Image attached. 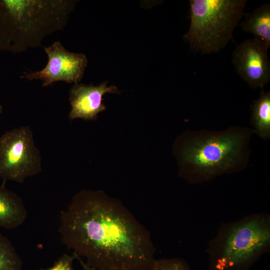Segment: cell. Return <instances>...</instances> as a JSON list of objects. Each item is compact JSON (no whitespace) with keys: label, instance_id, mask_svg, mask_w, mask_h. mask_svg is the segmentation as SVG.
I'll use <instances>...</instances> for the list:
<instances>
[{"label":"cell","instance_id":"6da1fadb","mask_svg":"<svg viewBox=\"0 0 270 270\" xmlns=\"http://www.w3.org/2000/svg\"><path fill=\"white\" fill-rule=\"evenodd\" d=\"M62 242L97 270H152L150 234L119 200L102 190H82L60 212Z\"/></svg>","mask_w":270,"mask_h":270},{"label":"cell","instance_id":"7a4b0ae2","mask_svg":"<svg viewBox=\"0 0 270 270\" xmlns=\"http://www.w3.org/2000/svg\"><path fill=\"white\" fill-rule=\"evenodd\" d=\"M254 134L252 129L240 126L223 131L185 132L174 146L180 176L189 183L198 184L243 170L248 162L249 144Z\"/></svg>","mask_w":270,"mask_h":270},{"label":"cell","instance_id":"3957f363","mask_svg":"<svg viewBox=\"0 0 270 270\" xmlns=\"http://www.w3.org/2000/svg\"><path fill=\"white\" fill-rule=\"evenodd\" d=\"M77 2L0 0V50L18 53L42 46L46 36L64 28Z\"/></svg>","mask_w":270,"mask_h":270},{"label":"cell","instance_id":"277c9868","mask_svg":"<svg viewBox=\"0 0 270 270\" xmlns=\"http://www.w3.org/2000/svg\"><path fill=\"white\" fill-rule=\"evenodd\" d=\"M270 249V216L262 212L222 224L208 243L209 270H248Z\"/></svg>","mask_w":270,"mask_h":270},{"label":"cell","instance_id":"5b68a950","mask_svg":"<svg viewBox=\"0 0 270 270\" xmlns=\"http://www.w3.org/2000/svg\"><path fill=\"white\" fill-rule=\"evenodd\" d=\"M246 0H190V26L184 36L202 54L218 52L232 38Z\"/></svg>","mask_w":270,"mask_h":270},{"label":"cell","instance_id":"8992f818","mask_svg":"<svg viewBox=\"0 0 270 270\" xmlns=\"http://www.w3.org/2000/svg\"><path fill=\"white\" fill-rule=\"evenodd\" d=\"M42 159L28 126L6 131L0 136V178L22 183L42 171Z\"/></svg>","mask_w":270,"mask_h":270},{"label":"cell","instance_id":"52a82bcc","mask_svg":"<svg viewBox=\"0 0 270 270\" xmlns=\"http://www.w3.org/2000/svg\"><path fill=\"white\" fill-rule=\"evenodd\" d=\"M44 48L48 58L47 64L41 70L24 72L21 78L40 80L43 87L58 81L76 84L81 80L88 62L84 54L68 51L58 40Z\"/></svg>","mask_w":270,"mask_h":270},{"label":"cell","instance_id":"ba28073f","mask_svg":"<svg viewBox=\"0 0 270 270\" xmlns=\"http://www.w3.org/2000/svg\"><path fill=\"white\" fill-rule=\"evenodd\" d=\"M270 46L254 38L236 46L232 54V62L238 74L252 88L264 86L270 80Z\"/></svg>","mask_w":270,"mask_h":270},{"label":"cell","instance_id":"9c48e42d","mask_svg":"<svg viewBox=\"0 0 270 270\" xmlns=\"http://www.w3.org/2000/svg\"><path fill=\"white\" fill-rule=\"evenodd\" d=\"M106 93L120 94V91L115 86H108V82H102L98 86L74 84L70 90L71 110L69 118L86 120H96L98 114L106 108L102 100L103 96Z\"/></svg>","mask_w":270,"mask_h":270},{"label":"cell","instance_id":"30bf717a","mask_svg":"<svg viewBox=\"0 0 270 270\" xmlns=\"http://www.w3.org/2000/svg\"><path fill=\"white\" fill-rule=\"evenodd\" d=\"M22 199L15 192L0 186V228L14 229L22 225L27 218Z\"/></svg>","mask_w":270,"mask_h":270},{"label":"cell","instance_id":"8fae6325","mask_svg":"<svg viewBox=\"0 0 270 270\" xmlns=\"http://www.w3.org/2000/svg\"><path fill=\"white\" fill-rule=\"evenodd\" d=\"M244 16L240 24L242 30L270 47V4H264Z\"/></svg>","mask_w":270,"mask_h":270},{"label":"cell","instance_id":"7c38bea8","mask_svg":"<svg viewBox=\"0 0 270 270\" xmlns=\"http://www.w3.org/2000/svg\"><path fill=\"white\" fill-rule=\"evenodd\" d=\"M251 124L254 133L261 138H270V92L262 90L259 98L251 106Z\"/></svg>","mask_w":270,"mask_h":270},{"label":"cell","instance_id":"4fadbf2b","mask_svg":"<svg viewBox=\"0 0 270 270\" xmlns=\"http://www.w3.org/2000/svg\"><path fill=\"white\" fill-rule=\"evenodd\" d=\"M20 257L9 239L0 232V270H22Z\"/></svg>","mask_w":270,"mask_h":270},{"label":"cell","instance_id":"5bb4252c","mask_svg":"<svg viewBox=\"0 0 270 270\" xmlns=\"http://www.w3.org/2000/svg\"><path fill=\"white\" fill-rule=\"evenodd\" d=\"M152 270H191L185 260L179 258L156 260Z\"/></svg>","mask_w":270,"mask_h":270},{"label":"cell","instance_id":"9a60e30c","mask_svg":"<svg viewBox=\"0 0 270 270\" xmlns=\"http://www.w3.org/2000/svg\"><path fill=\"white\" fill-rule=\"evenodd\" d=\"M76 256L64 254L54 264L49 268L40 270H74L73 261Z\"/></svg>","mask_w":270,"mask_h":270},{"label":"cell","instance_id":"2e32d148","mask_svg":"<svg viewBox=\"0 0 270 270\" xmlns=\"http://www.w3.org/2000/svg\"><path fill=\"white\" fill-rule=\"evenodd\" d=\"M76 258H77L78 261L80 262V264H81L82 268H83V270H97L96 269L94 268H93L92 267H90V266H88V265H87L84 260H82V258H78V257H77V256H76Z\"/></svg>","mask_w":270,"mask_h":270},{"label":"cell","instance_id":"e0dca14e","mask_svg":"<svg viewBox=\"0 0 270 270\" xmlns=\"http://www.w3.org/2000/svg\"><path fill=\"white\" fill-rule=\"evenodd\" d=\"M2 106L0 104V114H2Z\"/></svg>","mask_w":270,"mask_h":270}]
</instances>
